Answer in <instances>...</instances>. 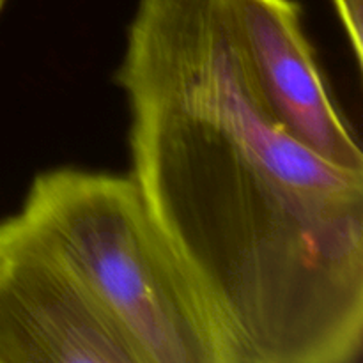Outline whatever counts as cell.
Instances as JSON below:
<instances>
[{
  "mask_svg": "<svg viewBox=\"0 0 363 363\" xmlns=\"http://www.w3.org/2000/svg\"><path fill=\"white\" fill-rule=\"evenodd\" d=\"M4 6V0H0V7H2Z\"/></svg>",
  "mask_w": 363,
  "mask_h": 363,
  "instance_id": "8992f818",
  "label": "cell"
},
{
  "mask_svg": "<svg viewBox=\"0 0 363 363\" xmlns=\"http://www.w3.org/2000/svg\"><path fill=\"white\" fill-rule=\"evenodd\" d=\"M0 363H138L77 273L20 213L0 222Z\"/></svg>",
  "mask_w": 363,
  "mask_h": 363,
  "instance_id": "3957f363",
  "label": "cell"
},
{
  "mask_svg": "<svg viewBox=\"0 0 363 363\" xmlns=\"http://www.w3.org/2000/svg\"><path fill=\"white\" fill-rule=\"evenodd\" d=\"M20 215L77 273L138 363H225L204 301L133 177L46 170Z\"/></svg>",
  "mask_w": 363,
  "mask_h": 363,
  "instance_id": "7a4b0ae2",
  "label": "cell"
},
{
  "mask_svg": "<svg viewBox=\"0 0 363 363\" xmlns=\"http://www.w3.org/2000/svg\"><path fill=\"white\" fill-rule=\"evenodd\" d=\"M357 66L363 64V0H333Z\"/></svg>",
  "mask_w": 363,
  "mask_h": 363,
  "instance_id": "5b68a950",
  "label": "cell"
},
{
  "mask_svg": "<svg viewBox=\"0 0 363 363\" xmlns=\"http://www.w3.org/2000/svg\"><path fill=\"white\" fill-rule=\"evenodd\" d=\"M245 69L273 117L335 165L363 170L358 135L333 99L296 0H223Z\"/></svg>",
  "mask_w": 363,
  "mask_h": 363,
  "instance_id": "277c9868",
  "label": "cell"
},
{
  "mask_svg": "<svg viewBox=\"0 0 363 363\" xmlns=\"http://www.w3.org/2000/svg\"><path fill=\"white\" fill-rule=\"evenodd\" d=\"M131 172L201 294L225 363H357L363 170L259 98L223 0H138L116 74Z\"/></svg>",
  "mask_w": 363,
  "mask_h": 363,
  "instance_id": "6da1fadb",
  "label": "cell"
}]
</instances>
